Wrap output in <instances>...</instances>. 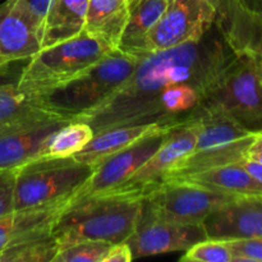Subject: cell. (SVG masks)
<instances>
[{
  "instance_id": "cell-27",
  "label": "cell",
  "mask_w": 262,
  "mask_h": 262,
  "mask_svg": "<svg viewBox=\"0 0 262 262\" xmlns=\"http://www.w3.org/2000/svg\"><path fill=\"white\" fill-rule=\"evenodd\" d=\"M181 261L189 262H233V256L225 241L206 238L184 251Z\"/></svg>"
},
{
  "instance_id": "cell-5",
  "label": "cell",
  "mask_w": 262,
  "mask_h": 262,
  "mask_svg": "<svg viewBox=\"0 0 262 262\" xmlns=\"http://www.w3.org/2000/svg\"><path fill=\"white\" fill-rule=\"evenodd\" d=\"M96 166L73 156H41L17 168L14 211L73 197Z\"/></svg>"
},
{
  "instance_id": "cell-19",
  "label": "cell",
  "mask_w": 262,
  "mask_h": 262,
  "mask_svg": "<svg viewBox=\"0 0 262 262\" xmlns=\"http://www.w3.org/2000/svg\"><path fill=\"white\" fill-rule=\"evenodd\" d=\"M129 17L120 37L118 50L143 59L152 51L147 37L168 7L166 0H128Z\"/></svg>"
},
{
  "instance_id": "cell-32",
  "label": "cell",
  "mask_w": 262,
  "mask_h": 262,
  "mask_svg": "<svg viewBox=\"0 0 262 262\" xmlns=\"http://www.w3.org/2000/svg\"><path fill=\"white\" fill-rule=\"evenodd\" d=\"M53 2L54 0H26L28 7L31 8L32 13L35 14V17L37 18V20L40 22L41 30H42L43 18H45L46 13H48L49 8L53 4Z\"/></svg>"
},
{
  "instance_id": "cell-23",
  "label": "cell",
  "mask_w": 262,
  "mask_h": 262,
  "mask_svg": "<svg viewBox=\"0 0 262 262\" xmlns=\"http://www.w3.org/2000/svg\"><path fill=\"white\" fill-rule=\"evenodd\" d=\"M161 124H140L115 127L94 135L92 140L78 152L73 154L77 161L96 166L113 154L127 147Z\"/></svg>"
},
{
  "instance_id": "cell-30",
  "label": "cell",
  "mask_w": 262,
  "mask_h": 262,
  "mask_svg": "<svg viewBox=\"0 0 262 262\" xmlns=\"http://www.w3.org/2000/svg\"><path fill=\"white\" fill-rule=\"evenodd\" d=\"M133 260L132 251L127 242L117 243L110 247L109 252L105 256L104 262H130Z\"/></svg>"
},
{
  "instance_id": "cell-8",
  "label": "cell",
  "mask_w": 262,
  "mask_h": 262,
  "mask_svg": "<svg viewBox=\"0 0 262 262\" xmlns=\"http://www.w3.org/2000/svg\"><path fill=\"white\" fill-rule=\"evenodd\" d=\"M202 102L222 106L248 130L262 128V55L241 54Z\"/></svg>"
},
{
  "instance_id": "cell-12",
  "label": "cell",
  "mask_w": 262,
  "mask_h": 262,
  "mask_svg": "<svg viewBox=\"0 0 262 262\" xmlns=\"http://www.w3.org/2000/svg\"><path fill=\"white\" fill-rule=\"evenodd\" d=\"M206 238L209 237L202 223L178 224L142 216L138 228L127 243L135 260L169 252H184Z\"/></svg>"
},
{
  "instance_id": "cell-29",
  "label": "cell",
  "mask_w": 262,
  "mask_h": 262,
  "mask_svg": "<svg viewBox=\"0 0 262 262\" xmlns=\"http://www.w3.org/2000/svg\"><path fill=\"white\" fill-rule=\"evenodd\" d=\"M17 169L0 170V217L14 211V188Z\"/></svg>"
},
{
  "instance_id": "cell-34",
  "label": "cell",
  "mask_w": 262,
  "mask_h": 262,
  "mask_svg": "<svg viewBox=\"0 0 262 262\" xmlns=\"http://www.w3.org/2000/svg\"><path fill=\"white\" fill-rule=\"evenodd\" d=\"M241 164L243 165V168L253 177L257 182L262 183V164L257 163V161L250 160V159H243L241 161Z\"/></svg>"
},
{
  "instance_id": "cell-24",
  "label": "cell",
  "mask_w": 262,
  "mask_h": 262,
  "mask_svg": "<svg viewBox=\"0 0 262 262\" xmlns=\"http://www.w3.org/2000/svg\"><path fill=\"white\" fill-rule=\"evenodd\" d=\"M94 137V130L87 123L71 122L49 137L46 156L67 158L81 151Z\"/></svg>"
},
{
  "instance_id": "cell-10",
  "label": "cell",
  "mask_w": 262,
  "mask_h": 262,
  "mask_svg": "<svg viewBox=\"0 0 262 262\" xmlns=\"http://www.w3.org/2000/svg\"><path fill=\"white\" fill-rule=\"evenodd\" d=\"M215 12L209 0H171L147 37L151 51L166 50L197 41L214 26Z\"/></svg>"
},
{
  "instance_id": "cell-22",
  "label": "cell",
  "mask_w": 262,
  "mask_h": 262,
  "mask_svg": "<svg viewBox=\"0 0 262 262\" xmlns=\"http://www.w3.org/2000/svg\"><path fill=\"white\" fill-rule=\"evenodd\" d=\"M191 183L206 188L238 196H257L262 194V183L256 181L239 163L219 166L210 170L178 177Z\"/></svg>"
},
{
  "instance_id": "cell-1",
  "label": "cell",
  "mask_w": 262,
  "mask_h": 262,
  "mask_svg": "<svg viewBox=\"0 0 262 262\" xmlns=\"http://www.w3.org/2000/svg\"><path fill=\"white\" fill-rule=\"evenodd\" d=\"M235 56L214 25L200 40L141 59L127 82L74 122L87 123L94 135L124 125L186 122Z\"/></svg>"
},
{
  "instance_id": "cell-33",
  "label": "cell",
  "mask_w": 262,
  "mask_h": 262,
  "mask_svg": "<svg viewBox=\"0 0 262 262\" xmlns=\"http://www.w3.org/2000/svg\"><path fill=\"white\" fill-rule=\"evenodd\" d=\"M237 3L247 14L262 22V0H237Z\"/></svg>"
},
{
  "instance_id": "cell-28",
  "label": "cell",
  "mask_w": 262,
  "mask_h": 262,
  "mask_svg": "<svg viewBox=\"0 0 262 262\" xmlns=\"http://www.w3.org/2000/svg\"><path fill=\"white\" fill-rule=\"evenodd\" d=\"M233 262H262V238L225 241Z\"/></svg>"
},
{
  "instance_id": "cell-31",
  "label": "cell",
  "mask_w": 262,
  "mask_h": 262,
  "mask_svg": "<svg viewBox=\"0 0 262 262\" xmlns=\"http://www.w3.org/2000/svg\"><path fill=\"white\" fill-rule=\"evenodd\" d=\"M246 159H250V160L262 164V128L255 132L252 142L250 143L247 148Z\"/></svg>"
},
{
  "instance_id": "cell-13",
  "label": "cell",
  "mask_w": 262,
  "mask_h": 262,
  "mask_svg": "<svg viewBox=\"0 0 262 262\" xmlns=\"http://www.w3.org/2000/svg\"><path fill=\"white\" fill-rule=\"evenodd\" d=\"M194 145L196 128L193 120L189 118L174 128L161 147L128 181L115 189L145 192L148 187L155 186L163 181L177 163L183 160L193 151Z\"/></svg>"
},
{
  "instance_id": "cell-25",
  "label": "cell",
  "mask_w": 262,
  "mask_h": 262,
  "mask_svg": "<svg viewBox=\"0 0 262 262\" xmlns=\"http://www.w3.org/2000/svg\"><path fill=\"white\" fill-rule=\"evenodd\" d=\"M58 252V242L50 234L8 246L0 252V262H49Z\"/></svg>"
},
{
  "instance_id": "cell-17",
  "label": "cell",
  "mask_w": 262,
  "mask_h": 262,
  "mask_svg": "<svg viewBox=\"0 0 262 262\" xmlns=\"http://www.w3.org/2000/svg\"><path fill=\"white\" fill-rule=\"evenodd\" d=\"M217 30L237 55H262V22L245 12L237 0H209Z\"/></svg>"
},
{
  "instance_id": "cell-21",
  "label": "cell",
  "mask_w": 262,
  "mask_h": 262,
  "mask_svg": "<svg viewBox=\"0 0 262 262\" xmlns=\"http://www.w3.org/2000/svg\"><path fill=\"white\" fill-rule=\"evenodd\" d=\"M89 0H54L42 23V49L83 32Z\"/></svg>"
},
{
  "instance_id": "cell-16",
  "label": "cell",
  "mask_w": 262,
  "mask_h": 262,
  "mask_svg": "<svg viewBox=\"0 0 262 262\" xmlns=\"http://www.w3.org/2000/svg\"><path fill=\"white\" fill-rule=\"evenodd\" d=\"M71 201L72 197H67L0 217V252L8 246L53 234L54 224Z\"/></svg>"
},
{
  "instance_id": "cell-26",
  "label": "cell",
  "mask_w": 262,
  "mask_h": 262,
  "mask_svg": "<svg viewBox=\"0 0 262 262\" xmlns=\"http://www.w3.org/2000/svg\"><path fill=\"white\" fill-rule=\"evenodd\" d=\"M112 243L83 241L68 246L56 253L53 262H104Z\"/></svg>"
},
{
  "instance_id": "cell-20",
  "label": "cell",
  "mask_w": 262,
  "mask_h": 262,
  "mask_svg": "<svg viewBox=\"0 0 262 262\" xmlns=\"http://www.w3.org/2000/svg\"><path fill=\"white\" fill-rule=\"evenodd\" d=\"M128 17V0H89L83 31L118 49Z\"/></svg>"
},
{
  "instance_id": "cell-11",
  "label": "cell",
  "mask_w": 262,
  "mask_h": 262,
  "mask_svg": "<svg viewBox=\"0 0 262 262\" xmlns=\"http://www.w3.org/2000/svg\"><path fill=\"white\" fill-rule=\"evenodd\" d=\"M42 30L26 0L0 3V71L13 61L26 60L42 49Z\"/></svg>"
},
{
  "instance_id": "cell-7",
  "label": "cell",
  "mask_w": 262,
  "mask_h": 262,
  "mask_svg": "<svg viewBox=\"0 0 262 262\" xmlns=\"http://www.w3.org/2000/svg\"><path fill=\"white\" fill-rule=\"evenodd\" d=\"M238 197L181 178L163 179L143 192L142 216L178 224H201L215 210Z\"/></svg>"
},
{
  "instance_id": "cell-14",
  "label": "cell",
  "mask_w": 262,
  "mask_h": 262,
  "mask_svg": "<svg viewBox=\"0 0 262 262\" xmlns=\"http://www.w3.org/2000/svg\"><path fill=\"white\" fill-rule=\"evenodd\" d=\"M202 225L214 239L262 238V194L239 196L215 210Z\"/></svg>"
},
{
  "instance_id": "cell-3",
  "label": "cell",
  "mask_w": 262,
  "mask_h": 262,
  "mask_svg": "<svg viewBox=\"0 0 262 262\" xmlns=\"http://www.w3.org/2000/svg\"><path fill=\"white\" fill-rule=\"evenodd\" d=\"M196 145L188 156L177 163L165 178H178L246 159L255 132L243 127L230 113L215 104L202 102L192 114Z\"/></svg>"
},
{
  "instance_id": "cell-18",
  "label": "cell",
  "mask_w": 262,
  "mask_h": 262,
  "mask_svg": "<svg viewBox=\"0 0 262 262\" xmlns=\"http://www.w3.org/2000/svg\"><path fill=\"white\" fill-rule=\"evenodd\" d=\"M71 122L37 127L0 129V170L17 169L33 159L46 156V143L55 130Z\"/></svg>"
},
{
  "instance_id": "cell-4",
  "label": "cell",
  "mask_w": 262,
  "mask_h": 262,
  "mask_svg": "<svg viewBox=\"0 0 262 262\" xmlns=\"http://www.w3.org/2000/svg\"><path fill=\"white\" fill-rule=\"evenodd\" d=\"M113 50L115 49L83 31L76 37L41 49L30 59L17 84L45 97L89 72Z\"/></svg>"
},
{
  "instance_id": "cell-2",
  "label": "cell",
  "mask_w": 262,
  "mask_h": 262,
  "mask_svg": "<svg viewBox=\"0 0 262 262\" xmlns=\"http://www.w3.org/2000/svg\"><path fill=\"white\" fill-rule=\"evenodd\" d=\"M142 212V191L104 192L71 202L54 224L53 235L59 251L83 241L127 242L138 228Z\"/></svg>"
},
{
  "instance_id": "cell-35",
  "label": "cell",
  "mask_w": 262,
  "mask_h": 262,
  "mask_svg": "<svg viewBox=\"0 0 262 262\" xmlns=\"http://www.w3.org/2000/svg\"><path fill=\"white\" fill-rule=\"evenodd\" d=\"M166 2H168V3H169V2H171V0H166Z\"/></svg>"
},
{
  "instance_id": "cell-15",
  "label": "cell",
  "mask_w": 262,
  "mask_h": 262,
  "mask_svg": "<svg viewBox=\"0 0 262 262\" xmlns=\"http://www.w3.org/2000/svg\"><path fill=\"white\" fill-rule=\"evenodd\" d=\"M54 122H74L55 112L45 97L31 94L17 83L0 84V129L37 127Z\"/></svg>"
},
{
  "instance_id": "cell-36",
  "label": "cell",
  "mask_w": 262,
  "mask_h": 262,
  "mask_svg": "<svg viewBox=\"0 0 262 262\" xmlns=\"http://www.w3.org/2000/svg\"><path fill=\"white\" fill-rule=\"evenodd\" d=\"M3 2V0H0V3H2Z\"/></svg>"
},
{
  "instance_id": "cell-9",
  "label": "cell",
  "mask_w": 262,
  "mask_h": 262,
  "mask_svg": "<svg viewBox=\"0 0 262 262\" xmlns=\"http://www.w3.org/2000/svg\"><path fill=\"white\" fill-rule=\"evenodd\" d=\"M182 123L159 125L147 135L97 164L94 174L74 193L71 202L113 191L122 186L161 147L174 128Z\"/></svg>"
},
{
  "instance_id": "cell-6",
  "label": "cell",
  "mask_w": 262,
  "mask_h": 262,
  "mask_svg": "<svg viewBox=\"0 0 262 262\" xmlns=\"http://www.w3.org/2000/svg\"><path fill=\"white\" fill-rule=\"evenodd\" d=\"M141 59L113 50L89 72L45 96L55 112L74 118L94 109L129 78Z\"/></svg>"
}]
</instances>
